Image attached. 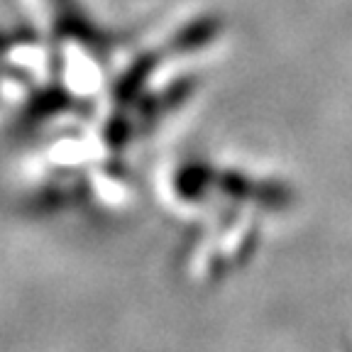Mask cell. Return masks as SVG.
Instances as JSON below:
<instances>
[{"label": "cell", "instance_id": "277c9868", "mask_svg": "<svg viewBox=\"0 0 352 352\" xmlns=\"http://www.w3.org/2000/svg\"><path fill=\"white\" fill-rule=\"evenodd\" d=\"M193 88H196V81H193V78H182V81L171 83V86L164 88L152 103L144 105L142 108L144 116L154 118V116H160V113H164V110H171V108H176V105H182L184 100L193 94Z\"/></svg>", "mask_w": 352, "mask_h": 352}, {"label": "cell", "instance_id": "6da1fadb", "mask_svg": "<svg viewBox=\"0 0 352 352\" xmlns=\"http://www.w3.org/2000/svg\"><path fill=\"white\" fill-rule=\"evenodd\" d=\"M50 3H52V10H54V28L61 37L81 42L91 52L103 54L105 47H108V39L91 22V17L83 12L78 0H50Z\"/></svg>", "mask_w": 352, "mask_h": 352}, {"label": "cell", "instance_id": "7a4b0ae2", "mask_svg": "<svg viewBox=\"0 0 352 352\" xmlns=\"http://www.w3.org/2000/svg\"><path fill=\"white\" fill-rule=\"evenodd\" d=\"M223 32V20L215 15H204L191 20L188 25H184L179 32L171 37L169 50L176 54H188V52H198L208 47L210 42L218 39V34Z\"/></svg>", "mask_w": 352, "mask_h": 352}, {"label": "cell", "instance_id": "3957f363", "mask_svg": "<svg viewBox=\"0 0 352 352\" xmlns=\"http://www.w3.org/2000/svg\"><path fill=\"white\" fill-rule=\"evenodd\" d=\"M160 61L162 59L157 52H149V54L140 56V59L118 78L116 88H113V98H116L118 103H130L132 98H138V94L144 88V83L152 76L154 69L160 66Z\"/></svg>", "mask_w": 352, "mask_h": 352}]
</instances>
